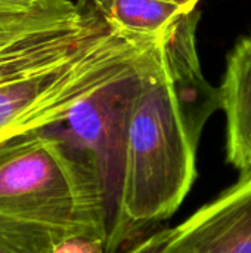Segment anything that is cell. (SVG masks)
I'll return each mask as SVG.
<instances>
[{
  "mask_svg": "<svg viewBox=\"0 0 251 253\" xmlns=\"http://www.w3.org/2000/svg\"><path fill=\"white\" fill-rule=\"evenodd\" d=\"M158 39L38 132L56 142L71 166L108 253H118L136 240L123 208L127 136Z\"/></svg>",
  "mask_w": 251,
  "mask_h": 253,
  "instance_id": "obj_1",
  "label": "cell"
},
{
  "mask_svg": "<svg viewBox=\"0 0 251 253\" xmlns=\"http://www.w3.org/2000/svg\"><path fill=\"white\" fill-rule=\"evenodd\" d=\"M163 33L135 102L127 136L123 208L135 239L170 218L195 179L198 139L191 133L173 90Z\"/></svg>",
  "mask_w": 251,
  "mask_h": 253,
  "instance_id": "obj_2",
  "label": "cell"
},
{
  "mask_svg": "<svg viewBox=\"0 0 251 253\" xmlns=\"http://www.w3.org/2000/svg\"><path fill=\"white\" fill-rule=\"evenodd\" d=\"M160 36V34H158ZM158 36L129 33L109 21L72 53L0 79V145L56 123Z\"/></svg>",
  "mask_w": 251,
  "mask_h": 253,
  "instance_id": "obj_3",
  "label": "cell"
},
{
  "mask_svg": "<svg viewBox=\"0 0 251 253\" xmlns=\"http://www.w3.org/2000/svg\"><path fill=\"white\" fill-rule=\"evenodd\" d=\"M0 230L46 233L56 240L99 234L80 184L52 138L33 133L0 145Z\"/></svg>",
  "mask_w": 251,
  "mask_h": 253,
  "instance_id": "obj_4",
  "label": "cell"
},
{
  "mask_svg": "<svg viewBox=\"0 0 251 253\" xmlns=\"http://www.w3.org/2000/svg\"><path fill=\"white\" fill-rule=\"evenodd\" d=\"M92 0H47L0 25V79L61 59L107 25Z\"/></svg>",
  "mask_w": 251,
  "mask_h": 253,
  "instance_id": "obj_5",
  "label": "cell"
},
{
  "mask_svg": "<svg viewBox=\"0 0 251 253\" xmlns=\"http://www.w3.org/2000/svg\"><path fill=\"white\" fill-rule=\"evenodd\" d=\"M163 253H251V176L179 224Z\"/></svg>",
  "mask_w": 251,
  "mask_h": 253,
  "instance_id": "obj_6",
  "label": "cell"
},
{
  "mask_svg": "<svg viewBox=\"0 0 251 253\" xmlns=\"http://www.w3.org/2000/svg\"><path fill=\"white\" fill-rule=\"evenodd\" d=\"M200 12L188 10L178 16L163 33V53L182 114L191 133L200 141L210 116L220 108L219 87L204 77L195 43Z\"/></svg>",
  "mask_w": 251,
  "mask_h": 253,
  "instance_id": "obj_7",
  "label": "cell"
},
{
  "mask_svg": "<svg viewBox=\"0 0 251 253\" xmlns=\"http://www.w3.org/2000/svg\"><path fill=\"white\" fill-rule=\"evenodd\" d=\"M220 108L226 114L228 162L251 176V34L241 37L228 55L226 71L219 87Z\"/></svg>",
  "mask_w": 251,
  "mask_h": 253,
  "instance_id": "obj_8",
  "label": "cell"
},
{
  "mask_svg": "<svg viewBox=\"0 0 251 253\" xmlns=\"http://www.w3.org/2000/svg\"><path fill=\"white\" fill-rule=\"evenodd\" d=\"M112 25L142 36L161 34L178 16L188 12L169 0H92Z\"/></svg>",
  "mask_w": 251,
  "mask_h": 253,
  "instance_id": "obj_9",
  "label": "cell"
},
{
  "mask_svg": "<svg viewBox=\"0 0 251 253\" xmlns=\"http://www.w3.org/2000/svg\"><path fill=\"white\" fill-rule=\"evenodd\" d=\"M56 239L43 233L0 230V253H49Z\"/></svg>",
  "mask_w": 251,
  "mask_h": 253,
  "instance_id": "obj_10",
  "label": "cell"
},
{
  "mask_svg": "<svg viewBox=\"0 0 251 253\" xmlns=\"http://www.w3.org/2000/svg\"><path fill=\"white\" fill-rule=\"evenodd\" d=\"M49 253H108V251L99 234L77 233L55 240Z\"/></svg>",
  "mask_w": 251,
  "mask_h": 253,
  "instance_id": "obj_11",
  "label": "cell"
},
{
  "mask_svg": "<svg viewBox=\"0 0 251 253\" xmlns=\"http://www.w3.org/2000/svg\"><path fill=\"white\" fill-rule=\"evenodd\" d=\"M175 228H163L155 231L145 239H141L135 245H130L123 253H163L169 240L175 234Z\"/></svg>",
  "mask_w": 251,
  "mask_h": 253,
  "instance_id": "obj_12",
  "label": "cell"
},
{
  "mask_svg": "<svg viewBox=\"0 0 251 253\" xmlns=\"http://www.w3.org/2000/svg\"><path fill=\"white\" fill-rule=\"evenodd\" d=\"M46 0H0V15L7 13H24L28 12Z\"/></svg>",
  "mask_w": 251,
  "mask_h": 253,
  "instance_id": "obj_13",
  "label": "cell"
},
{
  "mask_svg": "<svg viewBox=\"0 0 251 253\" xmlns=\"http://www.w3.org/2000/svg\"><path fill=\"white\" fill-rule=\"evenodd\" d=\"M46 1H47V0H46ZM34 9H36V7H34ZM31 10H33V9H31ZM28 12H30V10H28ZM28 12H24V13H7V15H0V25L13 22V21L19 19L21 16H24V15L28 13Z\"/></svg>",
  "mask_w": 251,
  "mask_h": 253,
  "instance_id": "obj_14",
  "label": "cell"
},
{
  "mask_svg": "<svg viewBox=\"0 0 251 253\" xmlns=\"http://www.w3.org/2000/svg\"><path fill=\"white\" fill-rule=\"evenodd\" d=\"M169 1L178 3L179 6L185 7L186 10H192V9H195V7H197V3H198L200 0H169Z\"/></svg>",
  "mask_w": 251,
  "mask_h": 253,
  "instance_id": "obj_15",
  "label": "cell"
}]
</instances>
